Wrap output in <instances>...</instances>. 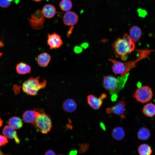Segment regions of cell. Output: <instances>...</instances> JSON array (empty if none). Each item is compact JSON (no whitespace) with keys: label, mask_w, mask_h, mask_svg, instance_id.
<instances>
[{"label":"cell","mask_w":155,"mask_h":155,"mask_svg":"<svg viewBox=\"0 0 155 155\" xmlns=\"http://www.w3.org/2000/svg\"><path fill=\"white\" fill-rule=\"evenodd\" d=\"M77 153L76 150H71L70 152L69 155H77Z\"/></svg>","instance_id":"31"},{"label":"cell","mask_w":155,"mask_h":155,"mask_svg":"<svg viewBox=\"0 0 155 155\" xmlns=\"http://www.w3.org/2000/svg\"><path fill=\"white\" fill-rule=\"evenodd\" d=\"M47 43L50 49H54L60 48L63 44V42L61 36L54 32L48 34Z\"/></svg>","instance_id":"8"},{"label":"cell","mask_w":155,"mask_h":155,"mask_svg":"<svg viewBox=\"0 0 155 155\" xmlns=\"http://www.w3.org/2000/svg\"><path fill=\"white\" fill-rule=\"evenodd\" d=\"M16 70L19 74L25 75L30 73L31 67L27 64L21 62L17 64L16 66Z\"/></svg>","instance_id":"20"},{"label":"cell","mask_w":155,"mask_h":155,"mask_svg":"<svg viewBox=\"0 0 155 155\" xmlns=\"http://www.w3.org/2000/svg\"><path fill=\"white\" fill-rule=\"evenodd\" d=\"M153 96L152 89L147 86L139 87L133 94V97L137 102L146 103L150 101Z\"/></svg>","instance_id":"6"},{"label":"cell","mask_w":155,"mask_h":155,"mask_svg":"<svg viewBox=\"0 0 155 155\" xmlns=\"http://www.w3.org/2000/svg\"><path fill=\"white\" fill-rule=\"evenodd\" d=\"M36 117V111L28 110L25 111L22 115L23 121L27 123H30L33 124L35 122Z\"/></svg>","instance_id":"16"},{"label":"cell","mask_w":155,"mask_h":155,"mask_svg":"<svg viewBox=\"0 0 155 155\" xmlns=\"http://www.w3.org/2000/svg\"><path fill=\"white\" fill-rule=\"evenodd\" d=\"M142 112L147 117H153L155 115V104L152 102L146 104L143 106Z\"/></svg>","instance_id":"19"},{"label":"cell","mask_w":155,"mask_h":155,"mask_svg":"<svg viewBox=\"0 0 155 155\" xmlns=\"http://www.w3.org/2000/svg\"><path fill=\"white\" fill-rule=\"evenodd\" d=\"M150 135V130L145 127H142L138 130L137 137L140 140H146L148 139Z\"/></svg>","instance_id":"22"},{"label":"cell","mask_w":155,"mask_h":155,"mask_svg":"<svg viewBox=\"0 0 155 155\" xmlns=\"http://www.w3.org/2000/svg\"><path fill=\"white\" fill-rule=\"evenodd\" d=\"M77 104L75 100L71 98L66 99L63 102L62 107L63 110L68 113H72L75 111L77 108Z\"/></svg>","instance_id":"14"},{"label":"cell","mask_w":155,"mask_h":155,"mask_svg":"<svg viewBox=\"0 0 155 155\" xmlns=\"http://www.w3.org/2000/svg\"><path fill=\"white\" fill-rule=\"evenodd\" d=\"M11 2L9 0H0V7L7 8L10 6Z\"/></svg>","instance_id":"25"},{"label":"cell","mask_w":155,"mask_h":155,"mask_svg":"<svg viewBox=\"0 0 155 155\" xmlns=\"http://www.w3.org/2000/svg\"><path fill=\"white\" fill-rule=\"evenodd\" d=\"M80 148L79 150L80 153H83L86 151L88 149L89 145L88 144H80Z\"/></svg>","instance_id":"27"},{"label":"cell","mask_w":155,"mask_h":155,"mask_svg":"<svg viewBox=\"0 0 155 155\" xmlns=\"http://www.w3.org/2000/svg\"><path fill=\"white\" fill-rule=\"evenodd\" d=\"M9 0L11 2L12 1L14 0Z\"/></svg>","instance_id":"35"},{"label":"cell","mask_w":155,"mask_h":155,"mask_svg":"<svg viewBox=\"0 0 155 155\" xmlns=\"http://www.w3.org/2000/svg\"><path fill=\"white\" fill-rule=\"evenodd\" d=\"M9 125L15 129H19L23 126L22 119L18 117L14 116L10 118L8 122Z\"/></svg>","instance_id":"21"},{"label":"cell","mask_w":155,"mask_h":155,"mask_svg":"<svg viewBox=\"0 0 155 155\" xmlns=\"http://www.w3.org/2000/svg\"><path fill=\"white\" fill-rule=\"evenodd\" d=\"M39 79V77H29L22 84L23 91L29 95L33 96L36 95L40 90L45 88L47 84L46 80L40 81Z\"/></svg>","instance_id":"5"},{"label":"cell","mask_w":155,"mask_h":155,"mask_svg":"<svg viewBox=\"0 0 155 155\" xmlns=\"http://www.w3.org/2000/svg\"><path fill=\"white\" fill-rule=\"evenodd\" d=\"M112 47L116 57L125 61L129 55L134 50L135 43L129 36L125 34L123 38H119L114 42Z\"/></svg>","instance_id":"2"},{"label":"cell","mask_w":155,"mask_h":155,"mask_svg":"<svg viewBox=\"0 0 155 155\" xmlns=\"http://www.w3.org/2000/svg\"><path fill=\"white\" fill-rule=\"evenodd\" d=\"M44 17L42 11L38 9L34 14H32L28 19L29 23L34 29H40L44 26L45 22Z\"/></svg>","instance_id":"7"},{"label":"cell","mask_w":155,"mask_h":155,"mask_svg":"<svg viewBox=\"0 0 155 155\" xmlns=\"http://www.w3.org/2000/svg\"><path fill=\"white\" fill-rule=\"evenodd\" d=\"M126 107L125 101L123 100H120L113 106L106 108V111L108 114L113 113L116 115L122 116L123 117L126 110Z\"/></svg>","instance_id":"10"},{"label":"cell","mask_w":155,"mask_h":155,"mask_svg":"<svg viewBox=\"0 0 155 155\" xmlns=\"http://www.w3.org/2000/svg\"><path fill=\"white\" fill-rule=\"evenodd\" d=\"M137 150L139 155H150L152 152L151 147L146 144L140 145L137 148Z\"/></svg>","instance_id":"23"},{"label":"cell","mask_w":155,"mask_h":155,"mask_svg":"<svg viewBox=\"0 0 155 155\" xmlns=\"http://www.w3.org/2000/svg\"><path fill=\"white\" fill-rule=\"evenodd\" d=\"M129 74L117 78L113 75L105 76L103 80V86L106 90L110 91L111 94H117L124 87Z\"/></svg>","instance_id":"3"},{"label":"cell","mask_w":155,"mask_h":155,"mask_svg":"<svg viewBox=\"0 0 155 155\" xmlns=\"http://www.w3.org/2000/svg\"><path fill=\"white\" fill-rule=\"evenodd\" d=\"M33 0L36 1H37V2H39L41 1L42 0Z\"/></svg>","instance_id":"33"},{"label":"cell","mask_w":155,"mask_h":155,"mask_svg":"<svg viewBox=\"0 0 155 155\" xmlns=\"http://www.w3.org/2000/svg\"><path fill=\"white\" fill-rule=\"evenodd\" d=\"M106 97V95L104 93L102 94L99 98L93 95L90 94L87 97V102L92 109L98 110L102 105L103 100Z\"/></svg>","instance_id":"9"},{"label":"cell","mask_w":155,"mask_h":155,"mask_svg":"<svg viewBox=\"0 0 155 155\" xmlns=\"http://www.w3.org/2000/svg\"><path fill=\"white\" fill-rule=\"evenodd\" d=\"M78 19V16L76 13L73 11H69L64 15L63 20L65 25L72 27L77 23Z\"/></svg>","instance_id":"11"},{"label":"cell","mask_w":155,"mask_h":155,"mask_svg":"<svg viewBox=\"0 0 155 155\" xmlns=\"http://www.w3.org/2000/svg\"><path fill=\"white\" fill-rule=\"evenodd\" d=\"M139 16L142 17H144L147 14L146 11L141 9H139L137 10Z\"/></svg>","instance_id":"28"},{"label":"cell","mask_w":155,"mask_h":155,"mask_svg":"<svg viewBox=\"0 0 155 155\" xmlns=\"http://www.w3.org/2000/svg\"><path fill=\"white\" fill-rule=\"evenodd\" d=\"M111 135L113 138L117 141L122 140L124 137L125 132L124 129L120 126L114 128L112 130Z\"/></svg>","instance_id":"18"},{"label":"cell","mask_w":155,"mask_h":155,"mask_svg":"<svg viewBox=\"0 0 155 155\" xmlns=\"http://www.w3.org/2000/svg\"><path fill=\"white\" fill-rule=\"evenodd\" d=\"M3 134L7 137L11 139H14L16 143H20V141L18 137L16 131L9 125L5 126L3 129Z\"/></svg>","instance_id":"12"},{"label":"cell","mask_w":155,"mask_h":155,"mask_svg":"<svg viewBox=\"0 0 155 155\" xmlns=\"http://www.w3.org/2000/svg\"><path fill=\"white\" fill-rule=\"evenodd\" d=\"M129 36L135 44L139 41L142 36V33L141 29L137 26L131 27L129 30Z\"/></svg>","instance_id":"13"},{"label":"cell","mask_w":155,"mask_h":155,"mask_svg":"<svg viewBox=\"0 0 155 155\" xmlns=\"http://www.w3.org/2000/svg\"><path fill=\"white\" fill-rule=\"evenodd\" d=\"M44 155H55V152L53 150H49L47 151Z\"/></svg>","instance_id":"30"},{"label":"cell","mask_w":155,"mask_h":155,"mask_svg":"<svg viewBox=\"0 0 155 155\" xmlns=\"http://www.w3.org/2000/svg\"><path fill=\"white\" fill-rule=\"evenodd\" d=\"M20 86L17 85H14L13 86V89L15 94L19 93L20 90Z\"/></svg>","instance_id":"29"},{"label":"cell","mask_w":155,"mask_h":155,"mask_svg":"<svg viewBox=\"0 0 155 155\" xmlns=\"http://www.w3.org/2000/svg\"><path fill=\"white\" fill-rule=\"evenodd\" d=\"M34 109L36 111V117L33 125L42 133H48L51 130L53 126L51 117L42 109Z\"/></svg>","instance_id":"4"},{"label":"cell","mask_w":155,"mask_h":155,"mask_svg":"<svg viewBox=\"0 0 155 155\" xmlns=\"http://www.w3.org/2000/svg\"><path fill=\"white\" fill-rule=\"evenodd\" d=\"M59 155H61V154H59Z\"/></svg>","instance_id":"36"},{"label":"cell","mask_w":155,"mask_h":155,"mask_svg":"<svg viewBox=\"0 0 155 155\" xmlns=\"http://www.w3.org/2000/svg\"><path fill=\"white\" fill-rule=\"evenodd\" d=\"M3 121L1 119L0 117V127H1L3 125Z\"/></svg>","instance_id":"32"},{"label":"cell","mask_w":155,"mask_h":155,"mask_svg":"<svg viewBox=\"0 0 155 155\" xmlns=\"http://www.w3.org/2000/svg\"><path fill=\"white\" fill-rule=\"evenodd\" d=\"M59 6L62 11L67 12L72 8L73 4L71 0H62L59 3Z\"/></svg>","instance_id":"24"},{"label":"cell","mask_w":155,"mask_h":155,"mask_svg":"<svg viewBox=\"0 0 155 155\" xmlns=\"http://www.w3.org/2000/svg\"><path fill=\"white\" fill-rule=\"evenodd\" d=\"M138 55L136 59L127 62H122L115 59H110L109 61L113 64L112 69L116 74L123 76L129 73L131 70L136 67L137 63L141 60L147 58L150 59L149 55L154 50L149 49L136 50Z\"/></svg>","instance_id":"1"},{"label":"cell","mask_w":155,"mask_h":155,"mask_svg":"<svg viewBox=\"0 0 155 155\" xmlns=\"http://www.w3.org/2000/svg\"><path fill=\"white\" fill-rule=\"evenodd\" d=\"M8 142V141L6 137L0 134V147L5 145Z\"/></svg>","instance_id":"26"},{"label":"cell","mask_w":155,"mask_h":155,"mask_svg":"<svg viewBox=\"0 0 155 155\" xmlns=\"http://www.w3.org/2000/svg\"><path fill=\"white\" fill-rule=\"evenodd\" d=\"M41 11L44 16L48 18H53L56 13L55 7L50 4L44 5L42 8Z\"/></svg>","instance_id":"17"},{"label":"cell","mask_w":155,"mask_h":155,"mask_svg":"<svg viewBox=\"0 0 155 155\" xmlns=\"http://www.w3.org/2000/svg\"><path fill=\"white\" fill-rule=\"evenodd\" d=\"M2 53H0V57L2 56Z\"/></svg>","instance_id":"34"},{"label":"cell","mask_w":155,"mask_h":155,"mask_svg":"<svg viewBox=\"0 0 155 155\" xmlns=\"http://www.w3.org/2000/svg\"><path fill=\"white\" fill-rule=\"evenodd\" d=\"M51 57L48 53L44 52L39 54L37 58V62L38 64L42 67H46L49 64Z\"/></svg>","instance_id":"15"}]
</instances>
